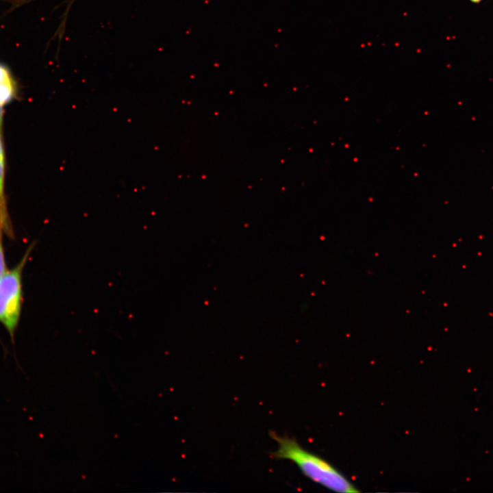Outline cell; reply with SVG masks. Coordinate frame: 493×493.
I'll return each mask as SVG.
<instances>
[{
	"label": "cell",
	"mask_w": 493,
	"mask_h": 493,
	"mask_svg": "<svg viewBox=\"0 0 493 493\" xmlns=\"http://www.w3.org/2000/svg\"><path fill=\"white\" fill-rule=\"evenodd\" d=\"M270 435L277 443V449L272 453L276 459L289 460L295 464L303 474L312 481L332 491L355 493L359 490L343 474L327 461L304 448L293 438L279 436L275 432Z\"/></svg>",
	"instance_id": "cell-1"
},
{
	"label": "cell",
	"mask_w": 493,
	"mask_h": 493,
	"mask_svg": "<svg viewBox=\"0 0 493 493\" xmlns=\"http://www.w3.org/2000/svg\"><path fill=\"white\" fill-rule=\"evenodd\" d=\"M33 247L30 245L17 265L7 270L0 279V323L12 339L21 313L22 273Z\"/></svg>",
	"instance_id": "cell-2"
},
{
	"label": "cell",
	"mask_w": 493,
	"mask_h": 493,
	"mask_svg": "<svg viewBox=\"0 0 493 493\" xmlns=\"http://www.w3.org/2000/svg\"><path fill=\"white\" fill-rule=\"evenodd\" d=\"M17 83L9 67L0 63V132L2 133L4 107L16 97Z\"/></svg>",
	"instance_id": "cell-3"
},
{
	"label": "cell",
	"mask_w": 493,
	"mask_h": 493,
	"mask_svg": "<svg viewBox=\"0 0 493 493\" xmlns=\"http://www.w3.org/2000/svg\"><path fill=\"white\" fill-rule=\"evenodd\" d=\"M5 153L2 137L0 132V223L10 232V225L9 223L8 214L7 211L6 197L5 192Z\"/></svg>",
	"instance_id": "cell-4"
},
{
	"label": "cell",
	"mask_w": 493,
	"mask_h": 493,
	"mask_svg": "<svg viewBox=\"0 0 493 493\" xmlns=\"http://www.w3.org/2000/svg\"><path fill=\"white\" fill-rule=\"evenodd\" d=\"M5 227L0 223V279L7 271L3 248V233L5 232Z\"/></svg>",
	"instance_id": "cell-5"
},
{
	"label": "cell",
	"mask_w": 493,
	"mask_h": 493,
	"mask_svg": "<svg viewBox=\"0 0 493 493\" xmlns=\"http://www.w3.org/2000/svg\"><path fill=\"white\" fill-rule=\"evenodd\" d=\"M483 1V0H470V1H471V2L473 3H480L481 1Z\"/></svg>",
	"instance_id": "cell-6"
}]
</instances>
